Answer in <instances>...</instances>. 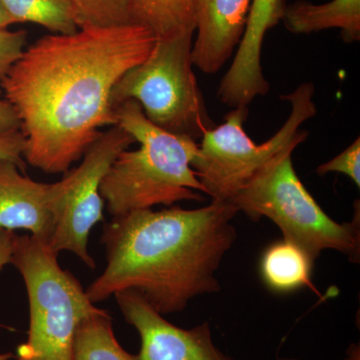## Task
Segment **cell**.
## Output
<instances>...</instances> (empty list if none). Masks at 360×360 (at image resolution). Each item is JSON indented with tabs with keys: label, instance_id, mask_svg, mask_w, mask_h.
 Returning <instances> with one entry per match:
<instances>
[{
	"label": "cell",
	"instance_id": "obj_1",
	"mask_svg": "<svg viewBox=\"0 0 360 360\" xmlns=\"http://www.w3.org/2000/svg\"><path fill=\"white\" fill-rule=\"evenodd\" d=\"M156 40L139 23L82 26L25 49L0 82L20 120L26 162L65 174L84 158L101 129L116 125V82L148 58Z\"/></svg>",
	"mask_w": 360,
	"mask_h": 360
},
{
	"label": "cell",
	"instance_id": "obj_2",
	"mask_svg": "<svg viewBox=\"0 0 360 360\" xmlns=\"http://www.w3.org/2000/svg\"><path fill=\"white\" fill-rule=\"evenodd\" d=\"M238 213L231 203L212 200L198 210L169 206L112 217L101 238L105 269L85 290L90 302L134 290L165 315L217 292V270L238 238Z\"/></svg>",
	"mask_w": 360,
	"mask_h": 360
},
{
	"label": "cell",
	"instance_id": "obj_3",
	"mask_svg": "<svg viewBox=\"0 0 360 360\" xmlns=\"http://www.w3.org/2000/svg\"><path fill=\"white\" fill-rule=\"evenodd\" d=\"M116 125L139 142L118 155L103 177L101 195L112 217L156 205L202 201L200 180L191 167L198 143L149 122L141 105L125 101L115 110Z\"/></svg>",
	"mask_w": 360,
	"mask_h": 360
},
{
	"label": "cell",
	"instance_id": "obj_4",
	"mask_svg": "<svg viewBox=\"0 0 360 360\" xmlns=\"http://www.w3.org/2000/svg\"><path fill=\"white\" fill-rule=\"evenodd\" d=\"M58 257L37 236L14 238L11 264L25 283L30 329L13 360H75L78 326L101 309L90 302L77 277L60 266Z\"/></svg>",
	"mask_w": 360,
	"mask_h": 360
},
{
	"label": "cell",
	"instance_id": "obj_5",
	"mask_svg": "<svg viewBox=\"0 0 360 360\" xmlns=\"http://www.w3.org/2000/svg\"><path fill=\"white\" fill-rule=\"evenodd\" d=\"M293 151L271 161L229 203L255 221L262 217L271 220L283 239L302 248L314 262L322 251L335 250L359 264V200L355 201L352 221L340 224L331 219L296 174Z\"/></svg>",
	"mask_w": 360,
	"mask_h": 360
},
{
	"label": "cell",
	"instance_id": "obj_6",
	"mask_svg": "<svg viewBox=\"0 0 360 360\" xmlns=\"http://www.w3.org/2000/svg\"><path fill=\"white\" fill-rule=\"evenodd\" d=\"M314 85L300 84L281 96L290 103V115L281 129L264 143H255L246 134L248 108H232L224 123L207 130L198 144L191 167L203 193L212 200L229 202L271 161L288 150H295L307 141L309 132L300 127L316 115Z\"/></svg>",
	"mask_w": 360,
	"mask_h": 360
},
{
	"label": "cell",
	"instance_id": "obj_7",
	"mask_svg": "<svg viewBox=\"0 0 360 360\" xmlns=\"http://www.w3.org/2000/svg\"><path fill=\"white\" fill-rule=\"evenodd\" d=\"M193 33H186L156 40L148 58L116 82L110 96L113 110L134 101L160 129L195 141L202 139L215 123L193 70Z\"/></svg>",
	"mask_w": 360,
	"mask_h": 360
},
{
	"label": "cell",
	"instance_id": "obj_8",
	"mask_svg": "<svg viewBox=\"0 0 360 360\" xmlns=\"http://www.w3.org/2000/svg\"><path fill=\"white\" fill-rule=\"evenodd\" d=\"M134 142L131 135L113 125L101 132L77 167L51 184L53 229L47 245L54 252L70 251L87 267L96 269L89 251V239L92 229L103 220L101 182L118 155Z\"/></svg>",
	"mask_w": 360,
	"mask_h": 360
},
{
	"label": "cell",
	"instance_id": "obj_9",
	"mask_svg": "<svg viewBox=\"0 0 360 360\" xmlns=\"http://www.w3.org/2000/svg\"><path fill=\"white\" fill-rule=\"evenodd\" d=\"M125 321L141 336L139 360H236L213 342L207 321L191 329L170 323L134 290L116 293Z\"/></svg>",
	"mask_w": 360,
	"mask_h": 360
},
{
	"label": "cell",
	"instance_id": "obj_10",
	"mask_svg": "<svg viewBox=\"0 0 360 360\" xmlns=\"http://www.w3.org/2000/svg\"><path fill=\"white\" fill-rule=\"evenodd\" d=\"M285 0H252L243 39L231 68L220 82L219 91L234 103H250L269 94V84L262 66L265 34L283 20Z\"/></svg>",
	"mask_w": 360,
	"mask_h": 360
},
{
	"label": "cell",
	"instance_id": "obj_11",
	"mask_svg": "<svg viewBox=\"0 0 360 360\" xmlns=\"http://www.w3.org/2000/svg\"><path fill=\"white\" fill-rule=\"evenodd\" d=\"M252 0H196V39L191 58L213 75L231 58L245 32Z\"/></svg>",
	"mask_w": 360,
	"mask_h": 360
},
{
	"label": "cell",
	"instance_id": "obj_12",
	"mask_svg": "<svg viewBox=\"0 0 360 360\" xmlns=\"http://www.w3.org/2000/svg\"><path fill=\"white\" fill-rule=\"evenodd\" d=\"M23 172L13 161L0 160V229H23L49 243L53 229L51 184Z\"/></svg>",
	"mask_w": 360,
	"mask_h": 360
},
{
	"label": "cell",
	"instance_id": "obj_13",
	"mask_svg": "<svg viewBox=\"0 0 360 360\" xmlns=\"http://www.w3.org/2000/svg\"><path fill=\"white\" fill-rule=\"evenodd\" d=\"M283 20L286 28L295 34L338 28L345 41H359L360 0H331L322 4L298 0L285 6Z\"/></svg>",
	"mask_w": 360,
	"mask_h": 360
},
{
	"label": "cell",
	"instance_id": "obj_14",
	"mask_svg": "<svg viewBox=\"0 0 360 360\" xmlns=\"http://www.w3.org/2000/svg\"><path fill=\"white\" fill-rule=\"evenodd\" d=\"M314 262L304 250L290 241L272 243L260 259V274L264 283L276 292H290L300 288H311Z\"/></svg>",
	"mask_w": 360,
	"mask_h": 360
},
{
	"label": "cell",
	"instance_id": "obj_15",
	"mask_svg": "<svg viewBox=\"0 0 360 360\" xmlns=\"http://www.w3.org/2000/svg\"><path fill=\"white\" fill-rule=\"evenodd\" d=\"M132 15L156 39H170L195 32L196 0H130Z\"/></svg>",
	"mask_w": 360,
	"mask_h": 360
},
{
	"label": "cell",
	"instance_id": "obj_16",
	"mask_svg": "<svg viewBox=\"0 0 360 360\" xmlns=\"http://www.w3.org/2000/svg\"><path fill=\"white\" fill-rule=\"evenodd\" d=\"M75 360H139L116 340L112 319L101 309L78 326L75 340Z\"/></svg>",
	"mask_w": 360,
	"mask_h": 360
},
{
	"label": "cell",
	"instance_id": "obj_17",
	"mask_svg": "<svg viewBox=\"0 0 360 360\" xmlns=\"http://www.w3.org/2000/svg\"><path fill=\"white\" fill-rule=\"evenodd\" d=\"M15 23H35L53 34L79 30L77 13L68 0H2Z\"/></svg>",
	"mask_w": 360,
	"mask_h": 360
},
{
	"label": "cell",
	"instance_id": "obj_18",
	"mask_svg": "<svg viewBox=\"0 0 360 360\" xmlns=\"http://www.w3.org/2000/svg\"><path fill=\"white\" fill-rule=\"evenodd\" d=\"M82 26H115L136 23L130 0H68Z\"/></svg>",
	"mask_w": 360,
	"mask_h": 360
},
{
	"label": "cell",
	"instance_id": "obj_19",
	"mask_svg": "<svg viewBox=\"0 0 360 360\" xmlns=\"http://www.w3.org/2000/svg\"><path fill=\"white\" fill-rule=\"evenodd\" d=\"M316 174L323 175L330 172H338L349 177L355 186H360V137L356 139L342 153L336 155L328 162L322 163L316 168Z\"/></svg>",
	"mask_w": 360,
	"mask_h": 360
},
{
	"label": "cell",
	"instance_id": "obj_20",
	"mask_svg": "<svg viewBox=\"0 0 360 360\" xmlns=\"http://www.w3.org/2000/svg\"><path fill=\"white\" fill-rule=\"evenodd\" d=\"M27 40L25 30L11 32L0 30V82L6 77L11 66L20 58Z\"/></svg>",
	"mask_w": 360,
	"mask_h": 360
},
{
	"label": "cell",
	"instance_id": "obj_21",
	"mask_svg": "<svg viewBox=\"0 0 360 360\" xmlns=\"http://www.w3.org/2000/svg\"><path fill=\"white\" fill-rule=\"evenodd\" d=\"M25 139L20 130L0 134V160L13 161L25 170Z\"/></svg>",
	"mask_w": 360,
	"mask_h": 360
},
{
	"label": "cell",
	"instance_id": "obj_22",
	"mask_svg": "<svg viewBox=\"0 0 360 360\" xmlns=\"http://www.w3.org/2000/svg\"><path fill=\"white\" fill-rule=\"evenodd\" d=\"M15 236V231L0 229V272L7 264H11ZM14 357L15 355L11 352L0 354V360H13Z\"/></svg>",
	"mask_w": 360,
	"mask_h": 360
},
{
	"label": "cell",
	"instance_id": "obj_23",
	"mask_svg": "<svg viewBox=\"0 0 360 360\" xmlns=\"http://www.w3.org/2000/svg\"><path fill=\"white\" fill-rule=\"evenodd\" d=\"M20 130V120L11 103L0 99V134Z\"/></svg>",
	"mask_w": 360,
	"mask_h": 360
},
{
	"label": "cell",
	"instance_id": "obj_24",
	"mask_svg": "<svg viewBox=\"0 0 360 360\" xmlns=\"http://www.w3.org/2000/svg\"><path fill=\"white\" fill-rule=\"evenodd\" d=\"M14 20L7 13L2 0H0V30H8L9 26L14 25Z\"/></svg>",
	"mask_w": 360,
	"mask_h": 360
},
{
	"label": "cell",
	"instance_id": "obj_25",
	"mask_svg": "<svg viewBox=\"0 0 360 360\" xmlns=\"http://www.w3.org/2000/svg\"><path fill=\"white\" fill-rule=\"evenodd\" d=\"M345 360H360V349L359 345H352L348 348Z\"/></svg>",
	"mask_w": 360,
	"mask_h": 360
},
{
	"label": "cell",
	"instance_id": "obj_26",
	"mask_svg": "<svg viewBox=\"0 0 360 360\" xmlns=\"http://www.w3.org/2000/svg\"><path fill=\"white\" fill-rule=\"evenodd\" d=\"M277 360H302V359H286V357H284V359H278Z\"/></svg>",
	"mask_w": 360,
	"mask_h": 360
}]
</instances>
